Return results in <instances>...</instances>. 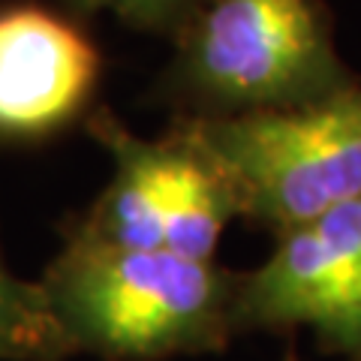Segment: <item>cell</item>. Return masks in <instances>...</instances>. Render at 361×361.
I'll return each mask as SVG.
<instances>
[{
	"mask_svg": "<svg viewBox=\"0 0 361 361\" xmlns=\"http://www.w3.org/2000/svg\"><path fill=\"white\" fill-rule=\"evenodd\" d=\"M235 277L166 247H118L73 226L39 286L75 353L160 361L220 353L235 337Z\"/></svg>",
	"mask_w": 361,
	"mask_h": 361,
	"instance_id": "obj_1",
	"label": "cell"
},
{
	"mask_svg": "<svg viewBox=\"0 0 361 361\" xmlns=\"http://www.w3.org/2000/svg\"><path fill=\"white\" fill-rule=\"evenodd\" d=\"M355 82L322 0H205L175 37L160 97L178 118L292 109Z\"/></svg>",
	"mask_w": 361,
	"mask_h": 361,
	"instance_id": "obj_2",
	"label": "cell"
},
{
	"mask_svg": "<svg viewBox=\"0 0 361 361\" xmlns=\"http://www.w3.org/2000/svg\"><path fill=\"white\" fill-rule=\"evenodd\" d=\"M172 130L220 169L238 217L283 235L361 196V82L292 109L178 118Z\"/></svg>",
	"mask_w": 361,
	"mask_h": 361,
	"instance_id": "obj_3",
	"label": "cell"
},
{
	"mask_svg": "<svg viewBox=\"0 0 361 361\" xmlns=\"http://www.w3.org/2000/svg\"><path fill=\"white\" fill-rule=\"evenodd\" d=\"M232 329H310L322 353L361 361V196L277 235L262 265L238 271Z\"/></svg>",
	"mask_w": 361,
	"mask_h": 361,
	"instance_id": "obj_4",
	"label": "cell"
},
{
	"mask_svg": "<svg viewBox=\"0 0 361 361\" xmlns=\"http://www.w3.org/2000/svg\"><path fill=\"white\" fill-rule=\"evenodd\" d=\"M103 54L75 18L39 4L0 6V142H42L90 109Z\"/></svg>",
	"mask_w": 361,
	"mask_h": 361,
	"instance_id": "obj_5",
	"label": "cell"
},
{
	"mask_svg": "<svg viewBox=\"0 0 361 361\" xmlns=\"http://www.w3.org/2000/svg\"><path fill=\"white\" fill-rule=\"evenodd\" d=\"M90 135L111 157V178L75 226L118 247H163V220L172 178V145L142 139L109 109L87 118Z\"/></svg>",
	"mask_w": 361,
	"mask_h": 361,
	"instance_id": "obj_6",
	"label": "cell"
},
{
	"mask_svg": "<svg viewBox=\"0 0 361 361\" xmlns=\"http://www.w3.org/2000/svg\"><path fill=\"white\" fill-rule=\"evenodd\" d=\"M172 145V178H169L163 247L178 256L214 262L223 232L238 217V202L214 166L196 145L180 139L175 130L166 133Z\"/></svg>",
	"mask_w": 361,
	"mask_h": 361,
	"instance_id": "obj_7",
	"label": "cell"
},
{
	"mask_svg": "<svg viewBox=\"0 0 361 361\" xmlns=\"http://www.w3.org/2000/svg\"><path fill=\"white\" fill-rule=\"evenodd\" d=\"M78 355L54 319L39 280H21L0 247V361H66Z\"/></svg>",
	"mask_w": 361,
	"mask_h": 361,
	"instance_id": "obj_8",
	"label": "cell"
},
{
	"mask_svg": "<svg viewBox=\"0 0 361 361\" xmlns=\"http://www.w3.org/2000/svg\"><path fill=\"white\" fill-rule=\"evenodd\" d=\"M82 13H109L133 30L175 39L205 0H66Z\"/></svg>",
	"mask_w": 361,
	"mask_h": 361,
	"instance_id": "obj_9",
	"label": "cell"
}]
</instances>
